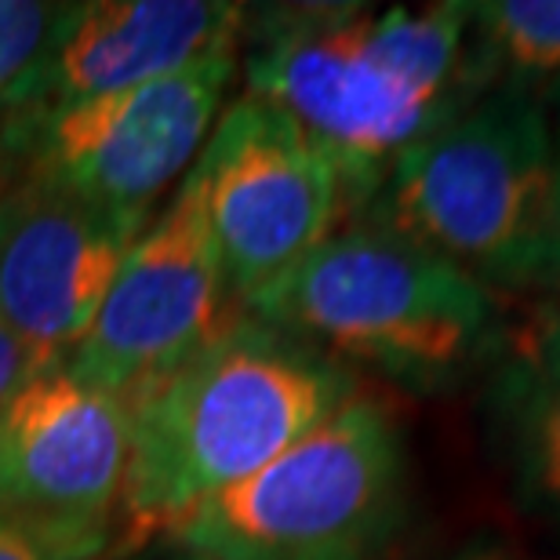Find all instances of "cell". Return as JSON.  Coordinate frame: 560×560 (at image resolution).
Listing matches in <instances>:
<instances>
[{"label": "cell", "instance_id": "8", "mask_svg": "<svg viewBox=\"0 0 560 560\" xmlns=\"http://www.w3.org/2000/svg\"><path fill=\"white\" fill-rule=\"evenodd\" d=\"M244 306L222 270L197 172L128 248L92 328L66 353L81 383L131 405L211 342Z\"/></svg>", "mask_w": 560, "mask_h": 560}, {"label": "cell", "instance_id": "6", "mask_svg": "<svg viewBox=\"0 0 560 560\" xmlns=\"http://www.w3.org/2000/svg\"><path fill=\"white\" fill-rule=\"evenodd\" d=\"M237 66L241 51H230L117 95L8 114L0 167L150 219L164 189L205 153Z\"/></svg>", "mask_w": 560, "mask_h": 560}, {"label": "cell", "instance_id": "19", "mask_svg": "<svg viewBox=\"0 0 560 560\" xmlns=\"http://www.w3.org/2000/svg\"><path fill=\"white\" fill-rule=\"evenodd\" d=\"M550 128H553V161H557V186H560V88H557V103L550 109Z\"/></svg>", "mask_w": 560, "mask_h": 560}, {"label": "cell", "instance_id": "12", "mask_svg": "<svg viewBox=\"0 0 560 560\" xmlns=\"http://www.w3.org/2000/svg\"><path fill=\"white\" fill-rule=\"evenodd\" d=\"M502 394L521 480L560 513V310L532 328Z\"/></svg>", "mask_w": 560, "mask_h": 560}, {"label": "cell", "instance_id": "3", "mask_svg": "<svg viewBox=\"0 0 560 560\" xmlns=\"http://www.w3.org/2000/svg\"><path fill=\"white\" fill-rule=\"evenodd\" d=\"M364 219L495 295L560 291V186L550 106L488 88L389 164Z\"/></svg>", "mask_w": 560, "mask_h": 560}, {"label": "cell", "instance_id": "9", "mask_svg": "<svg viewBox=\"0 0 560 560\" xmlns=\"http://www.w3.org/2000/svg\"><path fill=\"white\" fill-rule=\"evenodd\" d=\"M145 222L0 167V320L66 357Z\"/></svg>", "mask_w": 560, "mask_h": 560}, {"label": "cell", "instance_id": "16", "mask_svg": "<svg viewBox=\"0 0 560 560\" xmlns=\"http://www.w3.org/2000/svg\"><path fill=\"white\" fill-rule=\"evenodd\" d=\"M59 361H66V357H55L48 350H40V346L26 342L19 331H11L8 324L0 320V405L15 397L30 378H37L44 372V368H51Z\"/></svg>", "mask_w": 560, "mask_h": 560}, {"label": "cell", "instance_id": "18", "mask_svg": "<svg viewBox=\"0 0 560 560\" xmlns=\"http://www.w3.org/2000/svg\"><path fill=\"white\" fill-rule=\"evenodd\" d=\"M452 560H513V553L502 550L499 542H474L466 550H458Z\"/></svg>", "mask_w": 560, "mask_h": 560}, {"label": "cell", "instance_id": "11", "mask_svg": "<svg viewBox=\"0 0 560 560\" xmlns=\"http://www.w3.org/2000/svg\"><path fill=\"white\" fill-rule=\"evenodd\" d=\"M131 411L81 383L66 361L0 405V510L117 524Z\"/></svg>", "mask_w": 560, "mask_h": 560}, {"label": "cell", "instance_id": "17", "mask_svg": "<svg viewBox=\"0 0 560 560\" xmlns=\"http://www.w3.org/2000/svg\"><path fill=\"white\" fill-rule=\"evenodd\" d=\"M103 560H200V557H194L189 550H183V546H175L167 539H156L136 553H117V557H103Z\"/></svg>", "mask_w": 560, "mask_h": 560}, {"label": "cell", "instance_id": "13", "mask_svg": "<svg viewBox=\"0 0 560 560\" xmlns=\"http://www.w3.org/2000/svg\"><path fill=\"white\" fill-rule=\"evenodd\" d=\"M469 26L488 77L535 95L539 84L560 88V0H480Z\"/></svg>", "mask_w": 560, "mask_h": 560}, {"label": "cell", "instance_id": "7", "mask_svg": "<svg viewBox=\"0 0 560 560\" xmlns=\"http://www.w3.org/2000/svg\"><path fill=\"white\" fill-rule=\"evenodd\" d=\"M194 172L241 306L357 219L353 194L328 150L255 95L222 109Z\"/></svg>", "mask_w": 560, "mask_h": 560}, {"label": "cell", "instance_id": "4", "mask_svg": "<svg viewBox=\"0 0 560 560\" xmlns=\"http://www.w3.org/2000/svg\"><path fill=\"white\" fill-rule=\"evenodd\" d=\"M502 299L400 233L357 215L244 310L339 364L444 389L495 350Z\"/></svg>", "mask_w": 560, "mask_h": 560}, {"label": "cell", "instance_id": "15", "mask_svg": "<svg viewBox=\"0 0 560 560\" xmlns=\"http://www.w3.org/2000/svg\"><path fill=\"white\" fill-rule=\"evenodd\" d=\"M66 4H37V0H0V114L11 92L37 62L51 30L59 26Z\"/></svg>", "mask_w": 560, "mask_h": 560}, {"label": "cell", "instance_id": "2", "mask_svg": "<svg viewBox=\"0 0 560 560\" xmlns=\"http://www.w3.org/2000/svg\"><path fill=\"white\" fill-rule=\"evenodd\" d=\"M357 394L361 383L346 364L241 310L128 405L117 553L156 542L194 506L259 474Z\"/></svg>", "mask_w": 560, "mask_h": 560}, {"label": "cell", "instance_id": "10", "mask_svg": "<svg viewBox=\"0 0 560 560\" xmlns=\"http://www.w3.org/2000/svg\"><path fill=\"white\" fill-rule=\"evenodd\" d=\"M244 26V8L219 0L66 4L59 26L0 117L88 103L183 73L197 62L241 51Z\"/></svg>", "mask_w": 560, "mask_h": 560}, {"label": "cell", "instance_id": "1", "mask_svg": "<svg viewBox=\"0 0 560 560\" xmlns=\"http://www.w3.org/2000/svg\"><path fill=\"white\" fill-rule=\"evenodd\" d=\"M248 92L306 131L346 178L357 215L408 145H416L491 77L477 55L469 4L280 8L252 33Z\"/></svg>", "mask_w": 560, "mask_h": 560}, {"label": "cell", "instance_id": "14", "mask_svg": "<svg viewBox=\"0 0 560 560\" xmlns=\"http://www.w3.org/2000/svg\"><path fill=\"white\" fill-rule=\"evenodd\" d=\"M117 524L51 521L0 510V560H103Z\"/></svg>", "mask_w": 560, "mask_h": 560}, {"label": "cell", "instance_id": "5", "mask_svg": "<svg viewBox=\"0 0 560 560\" xmlns=\"http://www.w3.org/2000/svg\"><path fill=\"white\" fill-rule=\"evenodd\" d=\"M408 513V455L386 400L357 394L259 474L164 535L200 560H386Z\"/></svg>", "mask_w": 560, "mask_h": 560}]
</instances>
